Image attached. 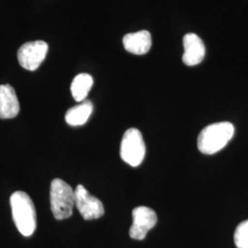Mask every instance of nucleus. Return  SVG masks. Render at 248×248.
I'll use <instances>...</instances> for the list:
<instances>
[{"instance_id":"1a4fd4ad","label":"nucleus","mask_w":248,"mask_h":248,"mask_svg":"<svg viewBox=\"0 0 248 248\" xmlns=\"http://www.w3.org/2000/svg\"><path fill=\"white\" fill-rule=\"evenodd\" d=\"M123 43L127 52L136 55H142L150 51L152 37L149 31H140L126 34L124 37Z\"/></svg>"},{"instance_id":"ddd939ff","label":"nucleus","mask_w":248,"mask_h":248,"mask_svg":"<svg viewBox=\"0 0 248 248\" xmlns=\"http://www.w3.org/2000/svg\"><path fill=\"white\" fill-rule=\"evenodd\" d=\"M234 243L237 248H248V220L241 222L236 227Z\"/></svg>"},{"instance_id":"20e7f679","label":"nucleus","mask_w":248,"mask_h":248,"mask_svg":"<svg viewBox=\"0 0 248 248\" xmlns=\"http://www.w3.org/2000/svg\"><path fill=\"white\" fill-rule=\"evenodd\" d=\"M121 157L131 167H138L145 156V144L142 133L135 129H128L124 134L121 143Z\"/></svg>"},{"instance_id":"f257e3e1","label":"nucleus","mask_w":248,"mask_h":248,"mask_svg":"<svg viewBox=\"0 0 248 248\" xmlns=\"http://www.w3.org/2000/svg\"><path fill=\"white\" fill-rule=\"evenodd\" d=\"M10 207L18 232L24 236H31L37 226L35 207L31 197L24 191H16L10 197Z\"/></svg>"},{"instance_id":"f03ea898","label":"nucleus","mask_w":248,"mask_h":248,"mask_svg":"<svg viewBox=\"0 0 248 248\" xmlns=\"http://www.w3.org/2000/svg\"><path fill=\"white\" fill-rule=\"evenodd\" d=\"M234 134V127L229 122L206 126L199 134L198 148L204 155H213L222 150Z\"/></svg>"},{"instance_id":"f8f14e48","label":"nucleus","mask_w":248,"mask_h":248,"mask_svg":"<svg viewBox=\"0 0 248 248\" xmlns=\"http://www.w3.org/2000/svg\"><path fill=\"white\" fill-rule=\"evenodd\" d=\"M93 83V78L89 74L78 75L71 84L72 96L75 100L78 102H83L86 100Z\"/></svg>"},{"instance_id":"39448f33","label":"nucleus","mask_w":248,"mask_h":248,"mask_svg":"<svg viewBox=\"0 0 248 248\" xmlns=\"http://www.w3.org/2000/svg\"><path fill=\"white\" fill-rule=\"evenodd\" d=\"M75 205L87 221L98 219L105 213L102 202L98 198L91 195L82 185H78L75 189Z\"/></svg>"},{"instance_id":"7ed1b4c3","label":"nucleus","mask_w":248,"mask_h":248,"mask_svg":"<svg viewBox=\"0 0 248 248\" xmlns=\"http://www.w3.org/2000/svg\"><path fill=\"white\" fill-rule=\"evenodd\" d=\"M50 202L53 216L56 220L71 217L75 205V190L60 178L53 179L50 189Z\"/></svg>"},{"instance_id":"0eeeda50","label":"nucleus","mask_w":248,"mask_h":248,"mask_svg":"<svg viewBox=\"0 0 248 248\" xmlns=\"http://www.w3.org/2000/svg\"><path fill=\"white\" fill-rule=\"evenodd\" d=\"M156 213L149 207L139 206L133 211V224L129 231L131 238L143 240L147 232L156 224Z\"/></svg>"},{"instance_id":"6e6552de","label":"nucleus","mask_w":248,"mask_h":248,"mask_svg":"<svg viewBox=\"0 0 248 248\" xmlns=\"http://www.w3.org/2000/svg\"><path fill=\"white\" fill-rule=\"evenodd\" d=\"M183 62L187 66H194L202 62L206 48L202 40L195 33H187L183 38Z\"/></svg>"},{"instance_id":"9b49d317","label":"nucleus","mask_w":248,"mask_h":248,"mask_svg":"<svg viewBox=\"0 0 248 248\" xmlns=\"http://www.w3.org/2000/svg\"><path fill=\"white\" fill-rule=\"evenodd\" d=\"M93 111V104L89 100H84L78 105L69 108L65 114V122L71 126H80L89 121Z\"/></svg>"},{"instance_id":"9d476101","label":"nucleus","mask_w":248,"mask_h":248,"mask_svg":"<svg viewBox=\"0 0 248 248\" xmlns=\"http://www.w3.org/2000/svg\"><path fill=\"white\" fill-rule=\"evenodd\" d=\"M19 112V103L10 85H0V119H12Z\"/></svg>"},{"instance_id":"423d86ee","label":"nucleus","mask_w":248,"mask_h":248,"mask_svg":"<svg viewBox=\"0 0 248 248\" xmlns=\"http://www.w3.org/2000/svg\"><path fill=\"white\" fill-rule=\"evenodd\" d=\"M48 49V45L44 41L26 43L18 49V62L24 69L35 71L45 61Z\"/></svg>"}]
</instances>
